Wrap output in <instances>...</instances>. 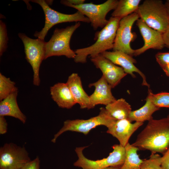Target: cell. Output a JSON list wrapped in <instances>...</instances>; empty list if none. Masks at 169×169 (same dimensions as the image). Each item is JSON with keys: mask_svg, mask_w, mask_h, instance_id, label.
Here are the masks:
<instances>
[{"mask_svg": "<svg viewBox=\"0 0 169 169\" xmlns=\"http://www.w3.org/2000/svg\"><path fill=\"white\" fill-rule=\"evenodd\" d=\"M165 45L169 48V24L165 31L162 34Z\"/></svg>", "mask_w": 169, "mask_h": 169, "instance_id": "d6a6232c", "label": "cell"}, {"mask_svg": "<svg viewBox=\"0 0 169 169\" xmlns=\"http://www.w3.org/2000/svg\"><path fill=\"white\" fill-rule=\"evenodd\" d=\"M169 16V3L167 1L165 3Z\"/></svg>", "mask_w": 169, "mask_h": 169, "instance_id": "d590c367", "label": "cell"}, {"mask_svg": "<svg viewBox=\"0 0 169 169\" xmlns=\"http://www.w3.org/2000/svg\"><path fill=\"white\" fill-rule=\"evenodd\" d=\"M162 69L166 75L169 77V66H167Z\"/></svg>", "mask_w": 169, "mask_h": 169, "instance_id": "836d02e7", "label": "cell"}, {"mask_svg": "<svg viewBox=\"0 0 169 169\" xmlns=\"http://www.w3.org/2000/svg\"><path fill=\"white\" fill-rule=\"evenodd\" d=\"M15 83L0 73V100H4L12 93L18 91Z\"/></svg>", "mask_w": 169, "mask_h": 169, "instance_id": "cb8c5ba5", "label": "cell"}, {"mask_svg": "<svg viewBox=\"0 0 169 169\" xmlns=\"http://www.w3.org/2000/svg\"><path fill=\"white\" fill-rule=\"evenodd\" d=\"M84 0H62L61 3L66 6L69 5H77L84 3Z\"/></svg>", "mask_w": 169, "mask_h": 169, "instance_id": "1f68e13d", "label": "cell"}, {"mask_svg": "<svg viewBox=\"0 0 169 169\" xmlns=\"http://www.w3.org/2000/svg\"><path fill=\"white\" fill-rule=\"evenodd\" d=\"M116 120L112 117L105 108L100 109L99 114L97 116L87 120H67L64 122L63 125L55 134L51 141L55 143L58 137L66 131H70L83 133L87 135L93 129L103 125L107 128Z\"/></svg>", "mask_w": 169, "mask_h": 169, "instance_id": "5b68a950", "label": "cell"}, {"mask_svg": "<svg viewBox=\"0 0 169 169\" xmlns=\"http://www.w3.org/2000/svg\"><path fill=\"white\" fill-rule=\"evenodd\" d=\"M66 84L69 87L76 103L81 109H88L89 96L84 90L80 77L76 73H73L68 77Z\"/></svg>", "mask_w": 169, "mask_h": 169, "instance_id": "ac0fdd59", "label": "cell"}, {"mask_svg": "<svg viewBox=\"0 0 169 169\" xmlns=\"http://www.w3.org/2000/svg\"><path fill=\"white\" fill-rule=\"evenodd\" d=\"M155 58L161 68L169 66V52H159L156 54Z\"/></svg>", "mask_w": 169, "mask_h": 169, "instance_id": "83f0119b", "label": "cell"}, {"mask_svg": "<svg viewBox=\"0 0 169 169\" xmlns=\"http://www.w3.org/2000/svg\"><path fill=\"white\" fill-rule=\"evenodd\" d=\"M141 0H120L111 14V17L121 19L137 10Z\"/></svg>", "mask_w": 169, "mask_h": 169, "instance_id": "603a6c76", "label": "cell"}, {"mask_svg": "<svg viewBox=\"0 0 169 169\" xmlns=\"http://www.w3.org/2000/svg\"><path fill=\"white\" fill-rule=\"evenodd\" d=\"M101 54L115 65L120 66L126 74H130L132 78L136 77L134 72L138 73L142 79V85L146 86L148 89H150V85L147 82L145 75L134 65V64L137 61L132 56L120 51H107Z\"/></svg>", "mask_w": 169, "mask_h": 169, "instance_id": "5bb4252c", "label": "cell"}, {"mask_svg": "<svg viewBox=\"0 0 169 169\" xmlns=\"http://www.w3.org/2000/svg\"><path fill=\"white\" fill-rule=\"evenodd\" d=\"M87 147L76 148L78 159L74 163V166L82 169H103L110 166H121L124 163L125 149L120 144L113 146V151L108 157L95 161L89 159L84 155L83 150Z\"/></svg>", "mask_w": 169, "mask_h": 169, "instance_id": "8992f818", "label": "cell"}, {"mask_svg": "<svg viewBox=\"0 0 169 169\" xmlns=\"http://www.w3.org/2000/svg\"><path fill=\"white\" fill-rule=\"evenodd\" d=\"M121 166H110L103 169H120Z\"/></svg>", "mask_w": 169, "mask_h": 169, "instance_id": "e575fe53", "label": "cell"}, {"mask_svg": "<svg viewBox=\"0 0 169 169\" xmlns=\"http://www.w3.org/2000/svg\"><path fill=\"white\" fill-rule=\"evenodd\" d=\"M167 1L169 3V0H167Z\"/></svg>", "mask_w": 169, "mask_h": 169, "instance_id": "74e56055", "label": "cell"}, {"mask_svg": "<svg viewBox=\"0 0 169 169\" xmlns=\"http://www.w3.org/2000/svg\"><path fill=\"white\" fill-rule=\"evenodd\" d=\"M136 25L144 43L142 47L135 50L133 56L139 55L149 49L161 50L165 46L162 33L150 27L140 18L136 21Z\"/></svg>", "mask_w": 169, "mask_h": 169, "instance_id": "4fadbf2b", "label": "cell"}, {"mask_svg": "<svg viewBox=\"0 0 169 169\" xmlns=\"http://www.w3.org/2000/svg\"><path fill=\"white\" fill-rule=\"evenodd\" d=\"M161 159L158 154L151 153L149 159L143 160L140 169H162Z\"/></svg>", "mask_w": 169, "mask_h": 169, "instance_id": "484cf974", "label": "cell"}, {"mask_svg": "<svg viewBox=\"0 0 169 169\" xmlns=\"http://www.w3.org/2000/svg\"><path fill=\"white\" fill-rule=\"evenodd\" d=\"M8 40L6 27L2 20L0 22V55L1 56L7 48Z\"/></svg>", "mask_w": 169, "mask_h": 169, "instance_id": "4316f807", "label": "cell"}, {"mask_svg": "<svg viewBox=\"0 0 169 169\" xmlns=\"http://www.w3.org/2000/svg\"><path fill=\"white\" fill-rule=\"evenodd\" d=\"M18 91L13 93L0 101V116H10L19 120L22 123L26 122L27 117L20 110L17 103Z\"/></svg>", "mask_w": 169, "mask_h": 169, "instance_id": "d6986e66", "label": "cell"}, {"mask_svg": "<svg viewBox=\"0 0 169 169\" xmlns=\"http://www.w3.org/2000/svg\"><path fill=\"white\" fill-rule=\"evenodd\" d=\"M24 146L6 143L0 148V169H21L31 161Z\"/></svg>", "mask_w": 169, "mask_h": 169, "instance_id": "8fae6325", "label": "cell"}, {"mask_svg": "<svg viewBox=\"0 0 169 169\" xmlns=\"http://www.w3.org/2000/svg\"><path fill=\"white\" fill-rule=\"evenodd\" d=\"M161 161L162 169H169V147L161 157Z\"/></svg>", "mask_w": 169, "mask_h": 169, "instance_id": "f546056e", "label": "cell"}, {"mask_svg": "<svg viewBox=\"0 0 169 169\" xmlns=\"http://www.w3.org/2000/svg\"><path fill=\"white\" fill-rule=\"evenodd\" d=\"M131 145L139 150L163 155L169 147V120L166 117L149 121Z\"/></svg>", "mask_w": 169, "mask_h": 169, "instance_id": "6da1fadb", "label": "cell"}, {"mask_svg": "<svg viewBox=\"0 0 169 169\" xmlns=\"http://www.w3.org/2000/svg\"><path fill=\"white\" fill-rule=\"evenodd\" d=\"M93 86L95 87V90L89 96L88 109L93 108L98 105L106 106L116 100L112 93L111 86L102 75L98 81L89 85V87Z\"/></svg>", "mask_w": 169, "mask_h": 169, "instance_id": "9a60e30c", "label": "cell"}, {"mask_svg": "<svg viewBox=\"0 0 169 169\" xmlns=\"http://www.w3.org/2000/svg\"><path fill=\"white\" fill-rule=\"evenodd\" d=\"M8 131V123L4 116H0V134H5Z\"/></svg>", "mask_w": 169, "mask_h": 169, "instance_id": "4dcf8cb0", "label": "cell"}, {"mask_svg": "<svg viewBox=\"0 0 169 169\" xmlns=\"http://www.w3.org/2000/svg\"><path fill=\"white\" fill-rule=\"evenodd\" d=\"M119 1L108 0L101 4L84 3L77 5H69L68 6L76 9L89 20L94 30L98 28H103L108 23L106 19L107 13L116 8Z\"/></svg>", "mask_w": 169, "mask_h": 169, "instance_id": "9c48e42d", "label": "cell"}, {"mask_svg": "<svg viewBox=\"0 0 169 169\" xmlns=\"http://www.w3.org/2000/svg\"><path fill=\"white\" fill-rule=\"evenodd\" d=\"M146 100V103L141 107L131 112L128 119L131 122L135 121L143 123L146 121H149L153 119V114L160 109L154 105L148 96Z\"/></svg>", "mask_w": 169, "mask_h": 169, "instance_id": "44dd1931", "label": "cell"}, {"mask_svg": "<svg viewBox=\"0 0 169 169\" xmlns=\"http://www.w3.org/2000/svg\"><path fill=\"white\" fill-rule=\"evenodd\" d=\"M105 109L110 115L116 120L128 119L132 111L130 105L122 98L108 104Z\"/></svg>", "mask_w": 169, "mask_h": 169, "instance_id": "ffe728a7", "label": "cell"}, {"mask_svg": "<svg viewBox=\"0 0 169 169\" xmlns=\"http://www.w3.org/2000/svg\"><path fill=\"white\" fill-rule=\"evenodd\" d=\"M31 1L39 4L45 15V23L44 28L40 32L36 31L34 35L38 38L44 40L49 30L54 25L59 23L74 22L90 23L89 19L78 11L72 14H64L50 8L45 0H34Z\"/></svg>", "mask_w": 169, "mask_h": 169, "instance_id": "52a82bcc", "label": "cell"}, {"mask_svg": "<svg viewBox=\"0 0 169 169\" xmlns=\"http://www.w3.org/2000/svg\"><path fill=\"white\" fill-rule=\"evenodd\" d=\"M50 91L52 99L60 108L70 109L76 104L66 83H57L50 87Z\"/></svg>", "mask_w": 169, "mask_h": 169, "instance_id": "e0dca14e", "label": "cell"}, {"mask_svg": "<svg viewBox=\"0 0 169 169\" xmlns=\"http://www.w3.org/2000/svg\"><path fill=\"white\" fill-rule=\"evenodd\" d=\"M136 12L121 18L119 23L115 38L114 51H120L132 56L135 50L131 47V43L136 38L135 33L131 32L134 23L139 18Z\"/></svg>", "mask_w": 169, "mask_h": 169, "instance_id": "30bf717a", "label": "cell"}, {"mask_svg": "<svg viewBox=\"0 0 169 169\" xmlns=\"http://www.w3.org/2000/svg\"><path fill=\"white\" fill-rule=\"evenodd\" d=\"M143 122L131 123L128 119L116 120L108 128L106 132L116 138L120 144L125 147L133 133L142 125Z\"/></svg>", "mask_w": 169, "mask_h": 169, "instance_id": "2e32d148", "label": "cell"}, {"mask_svg": "<svg viewBox=\"0 0 169 169\" xmlns=\"http://www.w3.org/2000/svg\"><path fill=\"white\" fill-rule=\"evenodd\" d=\"M136 12L147 25L162 34L169 24L168 13L161 0H145Z\"/></svg>", "mask_w": 169, "mask_h": 169, "instance_id": "3957f363", "label": "cell"}, {"mask_svg": "<svg viewBox=\"0 0 169 169\" xmlns=\"http://www.w3.org/2000/svg\"><path fill=\"white\" fill-rule=\"evenodd\" d=\"M18 36L24 45L26 59L33 70V84L38 86L40 83V67L44 60L46 42L39 38H30L23 33H19Z\"/></svg>", "mask_w": 169, "mask_h": 169, "instance_id": "ba28073f", "label": "cell"}, {"mask_svg": "<svg viewBox=\"0 0 169 169\" xmlns=\"http://www.w3.org/2000/svg\"><path fill=\"white\" fill-rule=\"evenodd\" d=\"M166 117L169 120V113Z\"/></svg>", "mask_w": 169, "mask_h": 169, "instance_id": "8d00e7d4", "label": "cell"}, {"mask_svg": "<svg viewBox=\"0 0 169 169\" xmlns=\"http://www.w3.org/2000/svg\"><path fill=\"white\" fill-rule=\"evenodd\" d=\"M40 160L38 156L25 164L21 169H40Z\"/></svg>", "mask_w": 169, "mask_h": 169, "instance_id": "f1b7e54d", "label": "cell"}, {"mask_svg": "<svg viewBox=\"0 0 169 169\" xmlns=\"http://www.w3.org/2000/svg\"><path fill=\"white\" fill-rule=\"evenodd\" d=\"M147 96L157 107L169 108V92H161L154 94L151 89H148Z\"/></svg>", "mask_w": 169, "mask_h": 169, "instance_id": "d4e9b609", "label": "cell"}, {"mask_svg": "<svg viewBox=\"0 0 169 169\" xmlns=\"http://www.w3.org/2000/svg\"><path fill=\"white\" fill-rule=\"evenodd\" d=\"M121 19L111 17L107 24L96 33V41L91 45L75 50L76 54L74 59L76 63H84L87 57L90 58L101 54L107 50L113 49L116 31Z\"/></svg>", "mask_w": 169, "mask_h": 169, "instance_id": "7a4b0ae2", "label": "cell"}, {"mask_svg": "<svg viewBox=\"0 0 169 169\" xmlns=\"http://www.w3.org/2000/svg\"><path fill=\"white\" fill-rule=\"evenodd\" d=\"M91 61L101 71L105 79L112 88L116 87L127 74L122 68L119 67L101 54L90 58Z\"/></svg>", "mask_w": 169, "mask_h": 169, "instance_id": "7c38bea8", "label": "cell"}, {"mask_svg": "<svg viewBox=\"0 0 169 169\" xmlns=\"http://www.w3.org/2000/svg\"><path fill=\"white\" fill-rule=\"evenodd\" d=\"M80 22L65 28H56L49 40L46 43L44 59L53 56H65L74 59L76 54L70 47V40L73 33L80 26Z\"/></svg>", "mask_w": 169, "mask_h": 169, "instance_id": "277c9868", "label": "cell"}, {"mask_svg": "<svg viewBox=\"0 0 169 169\" xmlns=\"http://www.w3.org/2000/svg\"><path fill=\"white\" fill-rule=\"evenodd\" d=\"M125 148V161L120 169H140L143 160L140 159L137 154L139 149L129 143Z\"/></svg>", "mask_w": 169, "mask_h": 169, "instance_id": "7402d4cb", "label": "cell"}]
</instances>
